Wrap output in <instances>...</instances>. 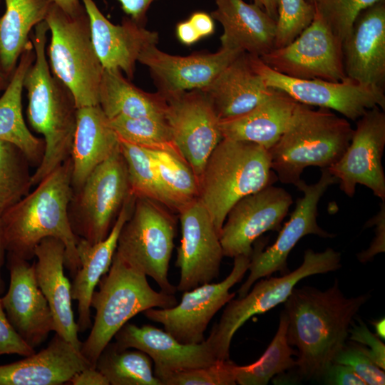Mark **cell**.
Instances as JSON below:
<instances>
[{"instance_id":"603a6c76","label":"cell","mask_w":385,"mask_h":385,"mask_svg":"<svg viewBox=\"0 0 385 385\" xmlns=\"http://www.w3.org/2000/svg\"><path fill=\"white\" fill-rule=\"evenodd\" d=\"M114 338L120 350L135 348L148 354L154 363L157 379L162 374L203 367L218 361L206 339L200 344H183L165 329L150 324L138 327L127 322Z\"/></svg>"},{"instance_id":"ffe728a7","label":"cell","mask_w":385,"mask_h":385,"mask_svg":"<svg viewBox=\"0 0 385 385\" xmlns=\"http://www.w3.org/2000/svg\"><path fill=\"white\" fill-rule=\"evenodd\" d=\"M7 257L10 282L1 297L2 305L16 332L35 349L55 331L52 312L36 282L34 264L11 254Z\"/></svg>"},{"instance_id":"484cf974","label":"cell","mask_w":385,"mask_h":385,"mask_svg":"<svg viewBox=\"0 0 385 385\" xmlns=\"http://www.w3.org/2000/svg\"><path fill=\"white\" fill-rule=\"evenodd\" d=\"M210 14L223 28L221 47L257 57L274 48L277 21L254 3L244 0H215Z\"/></svg>"},{"instance_id":"8fae6325","label":"cell","mask_w":385,"mask_h":385,"mask_svg":"<svg viewBox=\"0 0 385 385\" xmlns=\"http://www.w3.org/2000/svg\"><path fill=\"white\" fill-rule=\"evenodd\" d=\"M260 58L270 68L294 78L333 82L347 78L343 41L315 10L310 24L291 43Z\"/></svg>"},{"instance_id":"f6af8a7d","label":"cell","mask_w":385,"mask_h":385,"mask_svg":"<svg viewBox=\"0 0 385 385\" xmlns=\"http://www.w3.org/2000/svg\"><path fill=\"white\" fill-rule=\"evenodd\" d=\"M35 353L19 335L7 319L0 297V356L18 354L23 356Z\"/></svg>"},{"instance_id":"f546056e","label":"cell","mask_w":385,"mask_h":385,"mask_svg":"<svg viewBox=\"0 0 385 385\" xmlns=\"http://www.w3.org/2000/svg\"><path fill=\"white\" fill-rule=\"evenodd\" d=\"M297 103L286 93L274 88L247 113L220 120L222 137L254 143L269 150L287 129Z\"/></svg>"},{"instance_id":"ba28073f","label":"cell","mask_w":385,"mask_h":385,"mask_svg":"<svg viewBox=\"0 0 385 385\" xmlns=\"http://www.w3.org/2000/svg\"><path fill=\"white\" fill-rule=\"evenodd\" d=\"M341 266V254L334 249L327 248L319 252L307 249L302 263L294 270L278 277L260 279L245 296L231 299L206 339L216 359H230L232 339L250 317L265 313L284 302L302 279L334 272Z\"/></svg>"},{"instance_id":"c3c4849f","label":"cell","mask_w":385,"mask_h":385,"mask_svg":"<svg viewBox=\"0 0 385 385\" xmlns=\"http://www.w3.org/2000/svg\"><path fill=\"white\" fill-rule=\"evenodd\" d=\"M123 11L133 20L144 26L150 5L156 0H118Z\"/></svg>"},{"instance_id":"836d02e7","label":"cell","mask_w":385,"mask_h":385,"mask_svg":"<svg viewBox=\"0 0 385 385\" xmlns=\"http://www.w3.org/2000/svg\"><path fill=\"white\" fill-rule=\"evenodd\" d=\"M96 368L111 385H162L148 354L138 349L120 350L114 342H109L103 349Z\"/></svg>"},{"instance_id":"6da1fadb","label":"cell","mask_w":385,"mask_h":385,"mask_svg":"<svg viewBox=\"0 0 385 385\" xmlns=\"http://www.w3.org/2000/svg\"><path fill=\"white\" fill-rule=\"evenodd\" d=\"M370 294L347 297L336 279L325 290L294 287L284 302L288 343L297 348L296 366L301 378L322 379L345 346L349 329Z\"/></svg>"},{"instance_id":"d6986e66","label":"cell","mask_w":385,"mask_h":385,"mask_svg":"<svg viewBox=\"0 0 385 385\" xmlns=\"http://www.w3.org/2000/svg\"><path fill=\"white\" fill-rule=\"evenodd\" d=\"M243 51L220 48L215 53L174 56L153 45L142 51L138 61L150 71L158 91L165 99L195 89H203Z\"/></svg>"},{"instance_id":"db71d44e","label":"cell","mask_w":385,"mask_h":385,"mask_svg":"<svg viewBox=\"0 0 385 385\" xmlns=\"http://www.w3.org/2000/svg\"><path fill=\"white\" fill-rule=\"evenodd\" d=\"M252 3L262 9L274 20H277L278 0H252Z\"/></svg>"},{"instance_id":"d4e9b609","label":"cell","mask_w":385,"mask_h":385,"mask_svg":"<svg viewBox=\"0 0 385 385\" xmlns=\"http://www.w3.org/2000/svg\"><path fill=\"white\" fill-rule=\"evenodd\" d=\"M88 366H92L80 350L55 333L38 353L0 365V385H61Z\"/></svg>"},{"instance_id":"4fadbf2b","label":"cell","mask_w":385,"mask_h":385,"mask_svg":"<svg viewBox=\"0 0 385 385\" xmlns=\"http://www.w3.org/2000/svg\"><path fill=\"white\" fill-rule=\"evenodd\" d=\"M250 257H234L228 276L217 283H206L183 292L182 299L171 308H150L143 312L148 319L183 344H195L205 340V332L215 314L235 296L230 289L248 270Z\"/></svg>"},{"instance_id":"816d5d0a","label":"cell","mask_w":385,"mask_h":385,"mask_svg":"<svg viewBox=\"0 0 385 385\" xmlns=\"http://www.w3.org/2000/svg\"><path fill=\"white\" fill-rule=\"evenodd\" d=\"M175 31L179 41L186 46H191L201 38L188 19L179 22Z\"/></svg>"},{"instance_id":"7dc6e473","label":"cell","mask_w":385,"mask_h":385,"mask_svg":"<svg viewBox=\"0 0 385 385\" xmlns=\"http://www.w3.org/2000/svg\"><path fill=\"white\" fill-rule=\"evenodd\" d=\"M324 384L331 385H366L349 366L332 363L322 376Z\"/></svg>"},{"instance_id":"b9f144b4","label":"cell","mask_w":385,"mask_h":385,"mask_svg":"<svg viewBox=\"0 0 385 385\" xmlns=\"http://www.w3.org/2000/svg\"><path fill=\"white\" fill-rule=\"evenodd\" d=\"M314 7L307 0H278L274 48L291 43L313 20Z\"/></svg>"},{"instance_id":"cb8c5ba5","label":"cell","mask_w":385,"mask_h":385,"mask_svg":"<svg viewBox=\"0 0 385 385\" xmlns=\"http://www.w3.org/2000/svg\"><path fill=\"white\" fill-rule=\"evenodd\" d=\"M65 245L55 237L43 239L35 247L34 274L50 307L55 332L80 350L82 342L72 308L71 283L64 274Z\"/></svg>"},{"instance_id":"7402d4cb","label":"cell","mask_w":385,"mask_h":385,"mask_svg":"<svg viewBox=\"0 0 385 385\" xmlns=\"http://www.w3.org/2000/svg\"><path fill=\"white\" fill-rule=\"evenodd\" d=\"M343 56L347 78L384 89L385 1L359 14L343 41Z\"/></svg>"},{"instance_id":"d590c367","label":"cell","mask_w":385,"mask_h":385,"mask_svg":"<svg viewBox=\"0 0 385 385\" xmlns=\"http://www.w3.org/2000/svg\"><path fill=\"white\" fill-rule=\"evenodd\" d=\"M288 320L282 310L277 332L262 356L254 363L238 366L236 383L240 385H265L277 374L295 368L292 357L297 352L288 343Z\"/></svg>"},{"instance_id":"44dd1931","label":"cell","mask_w":385,"mask_h":385,"mask_svg":"<svg viewBox=\"0 0 385 385\" xmlns=\"http://www.w3.org/2000/svg\"><path fill=\"white\" fill-rule=\"evenodd\" d=\"M81 1L89 19L92 42L103 68L120 70L129 79L133 78L140 54L158 44V33L130 17H125L120 24H114L93 0Z\"/></svg>"},{"instance_id":"f1b7e54d","label":"cell","mask_w":385,"mask_h":385,"mask_svg":"<svg viewBox=\"0 0 385 385\" xmlns=\"http://www.w3.org/2000/svg\"><path fill=\"white\" fill-rule=\"evenodd\" d=\"M119 147V138L99 105L78 108L71 153L73 191Z\"/></svg>"},{"instance_id":"ab89813d","label":"cell","mask_w":385,"mask_h":385,"mask_svg":"<svg viewBox=\"0 0 385 385\" xmlns=\"http://www.w3.org/2000/svg\"><path fill=\"white\" fill-rule=\"evenodd\" d=\"M238 365L218 360L200 368L167 373L158 377L162 385H235Z\"/></svg>"},{"instance_id":"8d00e7d4","label":"cell","mask_w":385,"mask_h":385,"mask_svg":"<svg viewBox=\"0 0 385 385\" xmlns=\"http://www.w3.org/2000/svg\"><path fill=\"white\" fill-rule=\"evenodd\" d=\"M109 123L120 140L148 150L181 154L174 143L165 114L135 118L117 116L109 119Z\"/></svg>"},{"instance_id":"e575fe53","label":"cell","mask_w":385,"mask_h":385,"mask_svg":"<svg viewBox=\"0 0 385 385\" xmlns=\"http://www.w3.org/2000/svg\"><path fill=\"white\" fill-rule=\"evenodd\" d=\"M148 152L155 172L175 212L198 199V180L181 154L166 150Z\"/></svg>"},{"instance_id":"60d3db41","label":"cell","mask_w":385,"mask_h":385,"mask_svg":"<svg viewBox=\"0 0 385 385\" xmlns=\"http://www.w3.org/2000/svg\"><path fill=\"white\" fill-rule=\"evenodd\" d=\"M344 41L364 9L385 0H307Z\"/></svg>"},{"instance_id":"7c38bea8","label":"cell","mask_w":385,"mask_h":385,"mask_svg":"<svg viewBox=\"0 0 385 385\" xmlns=\"http://www.w3.org/2000/svg\"><path fill=\"white\" fill-rule=\"evenodd\" d=\"M249 61L269 87L286 93L299 103L327 108L351 120H358L374 106L385 109L384 89L349 78L338 82L294 78L270 68L260 57L249 54Z\"/></svg>"},{"instance_id":"8992f818","label":"cell","mask_w":385,"mask_h":385,"mask_svg":"<svg viewBox=\"0 0 385 385\" xmlns=\"http://www.w3.org/2000/svg\"><path fill=\"white\" fill-rule=\"evenodd\" d=\"M146 277L115 252L108 271L93 293L91 307L96 310L94 322L80 349L92 366L96 367L103 349L132 317L150 308L167 309L177 304L175 294L154 290Z\"/></svg>"},{"instance_id":"d6a6232c","label":"cell","mask_w":385,"mask_h":385,"mask_svg":"<svg viewBox=\"0 0 385 385\" xmlns=\"http://www.w3.org/2000/svg\"><path fill=\"white\" fill-rule=\"evenodd\" d=\"M98 105L108 119L164 115L168 107L158 92H145L124 78L120 70L106 68L100 83Z\"/></svg>"},{"instance_id":"3957f363","label":"cell","mask_w":385,"mask_h":385,"mask_svg":"<svg viewBox=\"0 0 385 385\" xmlns=\"http://www.w3.org/2000/svg\"><path fill=\"white\" fill-rule=\"evenodd\" d=\"M45 21L31 35L35 58L24 78L27 91V118L31 128L43 136L44 155L31 175V185L71 157L76 125L77 107L67 87L52 73L46 56Z\"/></svg>"},{"instance_id":"9c48e42d","label":"cell","mask_w":385,"mask_h":385,"mask_svg":"<svg viewBox=\"0 0 385 385\" xmlns=\"http://www.w3.org/2000/svg\"><path fill=\"white\" fill-rule=\"evenodd\" d=\"M176 220L163 205L135 197L132 212L122 227L115 253L131 267L153 278L160 291L175 294L168 279Z\"/></svg>"},{"instance_id":"9a60e30c","label":"cell","mask_w":385,"mask_h":385,"mask_svg":"<svg viewBox=\"0 0 385 385\" xmlns=\"http://www.w3.org/2000/svg\"><path fill=\"white\" fill-rule=\"evenodd\" d=\"M385 147V113L379 106L367 110L356 122L349 145L342 156L328 168L339 188L351 197L357 184L369 188L385 201L382 156Z\"/></svg>"},{"instance_id":"83f0119b","label":"cell","mask_w":385,"mask_h":385,"mask_svg":"<svg viewBox=\"0 0 385 385\" xmlns=\"http://www.w3.org/2000/svg\"><path fill=\"white\" fill-rule=\"evenodd\" d=\"M274 88L254 71L243 52L225 67L202 91L220 120L245 114L266 98Z\"/></svg>"},{"instance_id":"681fc988","label":"cell","mask_w":385,"mask_h":385,"mask_svg":"<svg viewBox=\"0 0 385 385\" xmlns=\"http://www.w3.org/2000/svg\"><path fill=\"white\" fill-rule=\"evenodd\" d=\"M72 385H110L107 379L96 368L88 366L70 379Z\"/></svg>"},{"instance_id":"ac0fdd59","label":"cell","mask_w":385,"mask_h":385,"mask_svg":"<svg viewBox=\"0 0 385 385\" xmlns=\"http://www.w3.org/2000/svg\"><path fill=\"white\" fill-rule=\"evenodd\" d=\"M178 213L182 236L175 262L180 270L176 288L184 292L217 278L224 255L214 223L198 199Z\"/></svg>"},{"instance_id":"f5cc1de1","label":"cell","mask_w":385,"mask_h":385,"mask_svg":"<svg viewBox=\"0 0 385 385\" xmlns=\"http://www.w3.org/2000/svg\"><path fill=\"white\" fill-rule=\"evenodd\" d=\"M53 3L69 14L78 13L83 6L80 0H52Z\"/></svg>"},{"instance_id":"6f0895ef","label":"cell","mask_w":385,"mask_h":385,"mask_svg":"<svg viewBox=\"0 0 385 385\" xmlns=\"http://www.w3.org/2000/svg\"><path fill=\"white\" fill-rule=\"evenodd\" d=\"M10 78L11 77L7 76L0 67V93L5 90L9 82Z\"/></svg>"},{"instance_id":"277c9868","label":"cell","mask_w":385,"mask_h":385,"mask_svg":"<svg viewBox=\"0 0 385 385\" xmlns=\"http://www.w3.org/2000/svg\"><path fill=\"white\" fill-rule=\"evenodd\" d=\"M353 131L348 119L331 110L297 103L287 129L269 150L277 179L295 185L307 167H331L349 146Z\"/></svg>"},{"instance_id":"f907efd6","label":"cell","mask_w":385,"mask_h":385,"mask_svg":"<svg viewBox=\"0 0 385 385\" xmlns=\"http://www.w3.org/2000/svg\"><path fill=\"white\" fill-rule=\"evenodd\" d=\"M188 20L190 21L201 38L212 35L215 31L214 19L210 14L206 12H193Z\"/></svg>"},{"instance_id":"9f6ffc18","label":"cell","mask_w":385,"mask_h":385,"mask_svg":"<svg viewBox=\"0 0 385 385\" xmlns=\"http://www.w3.org/2000/svg\"><path fill=\"white\" fill-rule=\"evenodd\" d=\"M373 326L375 329V334L380 339H384L385 338V319L381 318L378 320L372 322Z\"/></svg>"},{"instance_id":"4316f807","label":"cell","mask_w":385,"mask_h":385,"mask_svg":"<svg viewBox=\"0 0 385 385\" xmlns=\"http://www.w3.org/2000/svg\"><path fill=\"white\" fill-rule=\"evenodd\" d=\"M135 197L131 195L122 207L109 234L103 240L91 244L78 238L77 252L80 267L71 283V297L78 302V332L91 327V302L93 292L101 277L108 271L115 252L122 227L130 217Z\"/></svg>"},{"instance_id":"e0dca14e","label":"cell","mask_w":385,"mask_h":385,"mask_svg":"<svg viewBox=\"0 0 385 385\" xmlns=\"http://www.w3.org/2000/svg\"><path fill=\"white\" fill-rule=\"evenodd\" d=\"M292 202L287 190L272 185L238 200L229 211L220 233L224 257H251L254 242L263 233L281 228Z\"/></svg>"},{"instance_id":"5bb4252c","label":"cell","mask_w":385,"mask_h":385,"mask_svg":"<svg viewBox=\"0 0 385 385\" xmlns=\"http://www.w3.org/2000/svg\"><path fill=\"white\" fill-rule=\"evenodd\" d=\"M338 183L328 168H322L319 180L307 185L300 180L294 185L304 193L297 199L296 206L289 220L280 228L275 242L262 250H253L250 257L249 275L237 290L238 297L245 296L260 279L276 272H288L287 261L289 254L305 235H315L323 238H332L335 235L323 230L317 224V205L328 188Z\"/></svg>"},{"instance_id":"52a82bcc","label":"cell","mask_w":385,"mask_h":385,"mask_svg":"<svg viewBox=\"0 0 385 385\" xmlns=\"http://www.w3.org/2000/svg\"><path fill=\"white\" fill-rule=\"evenodd\" d=\"M44 21L51 32L47 52L52 73L70 91L77 108L98 105L103 67L84 6L71 15L53 2Z\"/></svg>"},{"instance_id":"30bf717a","label":"cell","mask_w":385,"mask_h":385,"mask_svg":"<svg viewBox=\"0 0 385 385\" xmlns=\"http://www.w3.org/2000/svg\"><path fill=\"white\" fill-rule=\"evenodd\" d=\"M131 195L127 166L119 147L73 191L69 206L73 233L91 244L104 240Z\"/></svg>"},{"instance_id":"1f68e13d","label":"cell","mask_w":385,"mask_h":385,"mask_svg":"<svg viewBox=\"0 0 385 385\" xmlns=\"http://www.w3.org/2000/svg\"><path fill=\"white\" fill-rule=\"evenodd\" d=\"M52 0H5L0 17V67L11 77L21 53L31 42L29 36L44 21Z\"/></svg>"},{"instance_id":"4dcf8cb0","label":"cell","mask_w":385,"mask_h":385,"mask_svg":"<svg viewBox=\"0 0 385 385\" xmlns=\"http://www.w3.org/2000/svg\"><path fill=\"white\" fill-rule=\"evenodd\" d=\"M34 58L35 51L31 41L21 53L0 97V140L17 146L30 163L38 167L44 155V141L31 133L26 125L22 112L24 78Z\"/></svg>"},{"instance_id":"11a10c76","label":"cell","mask_w":385,"mask_h":385,"mask_svg":"<svg viewBox=\"0 0 385 385\" xmlns=\"http://www.w3.org/2000/svg\"><path fill=\"white\" fill-rule=\"evenodd\" d=\"M1 213L0 212V297L2 296L6 289V284L1 275V268L4 263L5 253L6 252L1 227Z\"/></svg>"},{"instance_id":"ee69618b","label":"cell","mask_w":385,"mask_h":385,"mask_svg":"<svg viewBox=\"0 0 385 385\" xmlns=\"http://www.w3.org/2000/svg\"><path fill=\"white\" fill-rule=\"evenodd\" d=\"M349 338L360 344L374 363L385 369V345L379 337L371 332L363 321L359 320L357 324H351Z\"/></svg>"},{"instance_id":"2e32d148","label":"cell","mask_w":385,"mask_h":385,"mask_svg":"<svg viewBox=\"0 0 385 385\" xmlns=\"http://www.w3.org/2000/svg\"><path fill=\"white\" fill-rule=\"evenodd\" d=\"M165 100V117L174 143L199 180L206 161L223 138L220 120L210 98L200 89Z\"/></svg>"},{"instance_id":"f35d334b","label":"cell","mask_w":385,"mask_h":385,"mask_svg":"<svg viewBox=\"0 0 385 385\" xmlns=\"http://www.w3.org/2000/svg\"><path fill=\"white\" fill-rule=\"evenodd\" d=\"M28 158L15 145L0 140V212L26 195L32 187Z\"/></svg>"},{"instance_id":"7bdbcfd3","label":"cell","mask_w":385,"mask_h":385,"mask_svg":"<svg viewBox=\"0 0 385 385\" xmlns=\"http://www.w3.org/2000/svg\"><path fill=\"white\" fill-rule=\"evenodd\" d=\"M333 363L350 366L366 385L385 384L384 370L379 367L364 348L356 342L350 345L346 344Z\"/></svg>"},{"instance_id":"7a4b0ae2","label":"cell","mask_w":385,"mask_h":385,"mask_svg":"<svg viewBox=\"0 0 385 385\" xmlns=\"http://www.w3.org/2000/svg\"><path fill=\"white\" fill-rule=\"evenodd\" d=\"M18 202L1 213L6 252L26 260L33 259L36 245L55 237L65 245V267L73 277L80 267L78 238L69 218L73 198L71 157L43 178Z\"/></svg>"},{"instance_id":"5b68a950","label":"cell","mask_w":385,"mask_h":385,"mask_svg":"<svg viewBox=\"0 0 385 385\" xmlns=\"http://www.w3.org/2000/svg\"><path fill=\"white\" fill-rule=\"evenodd\" d=\"M277 179L268 150L254 143L223 138L206 161L198 180V200L219 237L232 207Z\"/></svg>"},{"instance_id":"74e56055","label":"cell","mask_w":385,"mask_h":385,"mask_svg":"<svg viewBox=\"0 0 385 385\" xmlns=\"http://www.w3.org/2000/svg\"><path fill=\"white\" fill-rule=\"evenodd\" d=\"M119 140L120 149L127 166L132 195L135 197L152 200L175 211L172 201L155 172L148 150Z\"/></svg>"},{"instance_id":"bcb514c9","label":"cell","mask_w":385,"mask_h":385,"mask_svg":"<svg viewBox=\"0 0 385 385\" xmlns=\"http://www.w3.org/2000/svg\"><path fill=\"white\" fill-rule=\"evenodd\" d=\"M375 226V236L369 247L356 255L361 263L371 261L376 255L385 251V204L382 201L379 212L367 221L365 227Z\"/></svg>"}]
</instances>
